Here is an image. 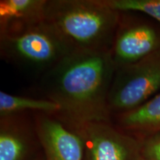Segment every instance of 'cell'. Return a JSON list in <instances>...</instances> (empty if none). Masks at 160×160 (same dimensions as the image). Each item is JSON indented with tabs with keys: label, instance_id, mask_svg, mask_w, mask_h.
Wrapping results in <instances>:
<instances>
[{
	"label": "cell",
	"instance_id": "obj_9",
	"mask_svg": "<svg viewBox=\"0 0 160 160\" xmlns=\"http://www.w3.org/2000/svg\"><path fill=\"white\" fill-rule=\"evenodd\" d=\"M126 129L152 133L160 131V92L137 108L119 115Z\"/></svg>",
	"mask_w": 160,
	"mask_h": 160
},
{
	"label": "cell",
	"instance_id": "obj_1",
	"mask_svg": "<svg viewBox=\"0 0 160 160\" xmlns=\"http://www.w3.org/2000/svg\"><path fill=\"white\" fill-rule=\"evenodd\" d=\"M116 70L111 51L75 48L44 73L41 87L75 128L109 122L108 98Z\"/></svg>",
	"mask_w": 160,
	"mask_h": 160
},
{
	"label": "cell",
	"instance_id": "obj_8",
	"mask_svg": "<svg viewBox=\"0 0 160 160\" xmlns=\"http://www.w3.org/2000/svg\"><path fill=\"white\" fill-rule=\"evenodd\" d=\"M47 0H1L0 35L29 28L45 20Z\"/></svg>",
	"mask_w": 160,
	"mask_h": 160
},
{
	"label": "cell",
	"instance_id": "obj_4",
	"mask_svg": "<svg viewBox=\"0 0 160 160\" xmlns=\"http://www.w3.org/2000/svg\"><path fill=\"white\" fill-rule=\"evenodd\" d=\"M160 92V48L142 59L118 68L110 90L111 113L118 115L142 105Z\"/></svg>",
	"mask_w": 160,
	"mask_h": 160
},
{
	"label": "cell",
	"instance_id": "obj_10",
	"mask_svg": "<svg viewBox=\"0 0 160 160\" xmlns=\"http://www.w3.org/2000/svg\"><path fill=\"white\" fill-rule=\"evenodd\" d=\"M25 111H36L42 113L54 115L59 113L60 108L48 99L33 98L11 95L0 91V115L1 117L15 115Z\"/></svg>",
	"mask_w": 160,
	"mask_h": 160
},
{
	"label": "cell",
	"instance_id": "obj_6",
	"mask_svg": "<svg viewBox=\"0 0 160 160\" xmlns=\"http://www.w3.org/2000/svg\"><path fill=\"white\" fill-rule=\"evenodd\" d=\"M160 48V28L143 20L122 22L111 50L117 68L142 59Z\"/></svg>",
	"mask_w": 160,
	"mask_h": 160
},
{
	"label": "cell",
	"instance_id": "obj_3",
	"mask_svg": "<svg viewBox=\"0 0 160 160\" xmlns=\"http://www.w3.org/2000/svg\"><path fill=\"white\" fill-rule=\"evenodd\" d=\"M74 49L45 20L24 31L0 35L2 57L33 71L45 73Z\"/></svg>",
	"mask_w": 160,
	"mask_h": 160
},
{
	"label": "cell",
	"instance_id": "obj_7",
	"mask_svg": "<svg viewBox=\"0 0 160 160\" xmlns=\"http://www.w3.org/2000/svg\"><path fill=\"white\" fill-rule=\"evenodd\" d=\"M37 133L47 160H83L85 142L54 116L41 113Z\"/></svg>",
	"mask_w": 160,
	"mask_h": 160
},
{
	"label": "cell",
	"instance_id": "obj_11",
	"mask_svg": "<svg viewBox=\"0 0 160 160\" xmlns=\"http://www.w3.org/2000/svg\"><path fill=\"white\" fill-rule=\"evenodd\" d=\"M10 116L1 117L0 160H23L28 153V144Z\"/></svg>",
	"mask_w": 160,
	"mask_h": 160
},
{
	"label": "cell",
	"instance_id": "obj_2",
	"mask_svg": "<svg viewBox=\"0 0 160 160\" xmlns=\"http://www.w3.org/2000/svg\"><path fill=\"white\" fill-rule=\"evenodd\" d=\"M121 15L106 0H47L45 17L75 48L111 51Z\"/></svg>",
	"mask_w": 160,
	"mask_h": 160
},
{
	"label": "cell",
	"instance_id": "obj_5",
	"mask_svg": "<svg viewBox=\"0 0 160 160\" xmlns=\"http://www.w3.org/2000/svg\"><path fill=\"white\" fill-rule=\"evenodd\" d=\"M108 123L92 122L77 128L87 148L88 160H141V143Z\"/></svg>",
	"mask_w": 160,
	"mask_h": 160
},
{
	"label": "cell",
	"instance_id": "obj_14",
	"mask_svg": "<svg viewBox=\"0 0 160 160\" xmlns=\"http://www.w3.org/2000/svg\"><path fill=\"white\" fill-rule=\"evenodd\" d=\"M141 160H145V159H141Z\"/></svg>",
	"mask_w": 160,
	"mask_h": 160
},
{
	"label": "cell",
	"instance_id": "obj_12",
	"mask_svg": "<svg viewBox=\"0 0 160 160\" xmlns=\"http://www.w3.org/2000/svg\"><path fill=\"white\" fill-rule=\"evenodd\" d=\"M113 9L119 12H138L160 24V0H106Z\"/></svg>",
	"mask_w": 160,
	"mask_h": 160
},
{
	"label": "cell",
	"instance_id": "obj_13",
	"mask_svg": "<svg viewBox=\"0 0 160 160\" xmlns=\"http://www.w3.org/2000/svg\"><path fill=\"white\" fill-rule=\"evenodd\" d=\"M141 157L145 160H160V131L150 133L143 140Z\"/></svg>",
	"mask_w": 160,
	"mask_h": 160
}]
</instances>
